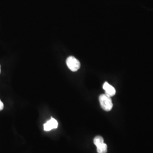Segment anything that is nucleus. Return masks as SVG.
<instances>
[{
    "instance_id": "nucleus-1",
    "label": "nucleus",
    "mask_w": 153,
    "mask_h": 153,
    "mask_svg": "<svg viewBox=\"0 0 153 153\" xmlns=\"http://www.w3.org/2000/svg\"><path fill=\"white\" fill-rule=\"evenodd\" d=\"M99 102L102 108L105 111H110L113 107V103L111 97L105 94L99 96Z\"/></svg>"
},
{
    "instance_id": "nucleus-2",
    "label": "nucleus",
    "mask_w": 153,
    "mask_h": 153,
    "mask_svg": "<svg viewBox=\"0 0 153 153\" xmlns=\"http://www.w3.org/2000/svg\"><path fill=\"white\" fill-rule=\"evenodd\" d=\"M66 64L68 68L72 71H76L81 66L78 60L73 56H69L66 60Z\"/></svg>"
},
{
    "instance_id": "nucleus-3",
    "label": "nucleus",
    "mask_w": 153,
    "mask_h": 153,
    "mask_svg": "<svg viewBox=\"0 0 153 153\" xmlns=\"http://www.w3.org/2000/svg\"><path fill=\"white\" fill-rule=\"evenodd\" d=\"M58 127V122L54 118L52 117L44 124V129L45 131H50L52 129H56Z\"/></svg>"
},
{
    "instance_id": "nucleus-4",
    "label": "nucleus",
    "mask_w": 153,
    "mask_h": 153,
    "mask_svg": "<svg viewBox=\"0 0 153 153\" xmlns=\"http://www.w3.org/2000/svg\"><path fill=\"white\" fill-rule=\"evenodd\" d=\"M103 88L105 92V94L110 97L114 96L116 94V90L115 88L112 86L109 85L108 82H105L103 84Z\"/></svg>"
},
{
    "instance_id": "nucleus-5",
    "label": "nucleus",
    "mask_w": 153,
    "mask_h": 153,
    "mask_svg": "<svg viewBox=\"0 0 153 153\" xmlns=\"http://www.w3.org/2000/svg\"><path fill=\"white\" fill-rule=\"evenodd\" d=\"M97 148L98 153H106L107 152V145L104 142L98 146Z\"/></svg>"
},
{
    "instance_id": "nucleus-6",
    "label": "nucleus",
    "mask_w": 153,
    "mask_h": 153,
    "mask_svg": "<svg viewBox=\"0 0 153 153\" xmlns=\"http://www.w3.org/2000/svg\"><path fill=\"white\" fill-rule=\"evenodd\" d=\"M94 143L95 144V145L97 147L99 145H100V144L104 143V139L103 138L100 136H98L97 137H95L94 139Z\"/></svg>"
},
{
    "instance_id": "nucleus-7",
    "label": "nucleus",
    "mask_w": 153,
    "mask_h": 153,
    "mask_svg": "<svg viewBox=\"0 0 153 153\" xmlns=\"http://www.w3.org/2000/svg\"><path fill=\"white\" fill-rule=\"evenodd\" d=\"M3 109H4V103L0 100V111H2Z\"/></svg>"
},
{
    "instance_id": "nucleus-8",
    "label": "nucleus",
    "mask_w": 153,
    "mask_h": 153,
    "mask_svg": "<svg viewBox=\"0 0 153 153\" xmlns=\"http://www.w3.org/2000/svg\"><path fill=\"white\" fill-rule=\"evenodd\" d=\"M0 73H1V66H0Z\"/></svg>"
}]
</instances>
